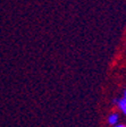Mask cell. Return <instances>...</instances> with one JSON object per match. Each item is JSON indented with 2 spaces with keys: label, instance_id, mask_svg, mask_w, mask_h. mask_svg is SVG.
<instances>
[{
  "label": "cell",
  "instance_id": "cell-5",
  "mask_svg": "<svg viewBox=\"0 0 126 127\" xmlns=\"http://www.w3.org/2000/svg\"><path fill=\"white\" fill-rule=\"evenodd\" d=\"M124 98H126V90H125V92H124Z\"/></svg>",
  "mask_w": 126,
  "mask_h": 127
},
{
  "label": "cell",
  "instance_id": "cell-2",
  "mask_svg": "<svg viewBox=\"0 0 126 127\" xmlns=\"http://www.w3.org/2000/svg\"><path fill=\"white\" fill-rule=\"evenodd\" d=\"M118 106H119V108H121V110L123 111V114L126 115V98L118 101Z\"/></svg>",
  "mask_w": 126,
  "mask_h": 127
},
{
  "label": "cell",
  "instance_id": "cell-1",
  "mask_svg": "<svg viewBox=\"0 0 126 127\" xmlns=\"http://www.w3.org/2000/svg\"><path fill=\"white\" fill-rule=\"evenodd\" d=\"M118 119H119L118 114L109 115V117H108V124L109 125H116L117 123H118Z\"/></svg>",
  "mask_w": 126,
  "mask_h": 127
},
{
  "label": "cell",
  "instance_id": "cell-4",
  "mask_svg": "<svg viewBox=\"0 0 126 127\" xmlns=\"http://www.w3.org/2000/svg\"><path fill=\"white\" fill-rule=\"evenodd\" d=\"M118 99H114V100H113V103H115V104H118Z\"/></svg>",
  "mask_w": 126,
  "mask_h": 127
},
{
  "label": "cell",
  "instance_id": "cell-3",
  "mask_svg": "<svg viewBox=\"0 0 126 127\" xmlns=\"http://www.w3.org/2000/svg\"><path fill=\"white\" fill-rule=\"evenodd\" d=\"M114 127H126L125 125H122V124H116V125H114Z\"/></svg>",
  "mask_w": 126,
  "mask_h": 127
}]
</instances>
